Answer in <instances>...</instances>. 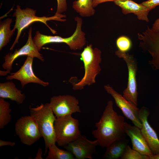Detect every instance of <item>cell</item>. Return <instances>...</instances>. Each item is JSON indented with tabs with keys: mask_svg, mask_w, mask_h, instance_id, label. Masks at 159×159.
I'll list each match as a JSON object with an SVG mask.
<instances>
[{
	"mask_svg": "<svg viewBox=\"0 0 159 159\" xmlns=\"http://www.w3.org/2000/svg\"><path fill=\"white\" fill-rule=\"evenodd\" d=\"M36 10L27 7L25 9H21L20 6H17L13 14V16L15 17L16 19L13 29L14 31L17 29V34L14 42L10 48V50H12L16 44L18 43V40L22 31L33 23L39 21L44 23L52 33L55 34L56 31L48 26L47 21L50 20L64 21L66 20L62 19L66 17V15L62 14H55L54 16L49 17L45 16L39 17L36 16Z\"/></svg>",
	"mask_w": 159,
	"mask_h": 159,
	"instance_id": "4",
	"label": "cell"
},
{
	"mask_svg": "<svg viewBox=\"0 0 159 159\" xmlns=\"http://www.w3.org/2000/svg\"><path fill=\"white\" fill-rule=\"evenodd\" d=\"M151 29L154 31L159 34V18L155 21Z\"/></svg>",
	"mask_w": 159,
	"mask_h": 159,
	"instance_id": "28",
	"label": "cell"
},
{
	"mask_svg": "<svg viewBox=\"0 0 159 159\" xmlns=\"http://www.w3.org/2000/svg\"><path fill=\"white\" fill-rule=\"evenodd\" d=\"M77 22L76 27L72 35L70 37L63 38L58 36L47 35L36 31L33 40L39 52L44 45L52 43H64L67 44L72 50L76 51L83 48L86 43L85 33L82 30V20L76 16L74 18Z\"/></svg>",
	"mask_w": 159,
	"mask_h": 159,
	"instance_id": "5",
	"label": "cell"
},
{
	"mask_svg": "<svg viewBox=\"0 0 159 159\" xmlns=\"http://www.w3.org/2000/svg\"><path fill=\"white\" fill-rule=\"evenodd\" d=\"M80 56L84 64L85 74L79 82L73 84V89L75 90H81L86 85L95 83V78L101 70L100 64L102 61L101 52L100 49L93 48L92 44L88 45Z\"/></svg>",
	"mask_w": 159,
	"mask_h": 159,
	"instance_id": "3",
	"label": "cell"
},
{
	"mask_svg": "<svg viewBox=\"0 0 159 159\" xmlns=\"http://www.w3.org/2000/svg\"><path fill=\"white\" fill-rule=\"evenodd\" d=\"M10 104L4 98H0V128L3 129L7 125L11 120L10 113L11 109Z\"/></svg>",
	"mask_w": 159,
	"mask_h": 159,
	"instance_id": "23",
	"label": "cell"
},
{
	"mask_svg": "<svg viewBox=\"0 0 159 159\" xmlns=\"http://www.w3.org/2000/svg\"><path fill=\"white\" fill-rule=\"evenodd\" d=\"M125 132L130 138L132 149L141 154L149 157L153 154L150 149L140 129L136 126H132L125 122L124 124Z\"/></svg>",
	"mask_w": 159,
	"mask_h": 159,
	"instance_id": "16",
	"label": "cell"
},
{
	"mask_svg": "<svg viewBox=\"0 0 159 159\" xmlns=\"http://www.w3.org/2000/svg\"><path fill=\"white\" fill-rule=\"evenodd\" d=\"M113 2L121 8L123 14L133 13L138 19L149 21L148 15L150 11L141 3L138 4L132 0H115Z\"/></svg>",
	"mask_w": 159,
	"mask_h": 159,
	"instance_id": "17",
	"label": "cell"
},
{
	"mask_svg": "<svg viewBox=\"0 0 159 159\" xmlns=\"http://www.w3.org/2000/svg\"><path fill=\"white\" fill-rule=\"evenodd\" d=\"M15 145V143L14 142L6 141L0 140V147L6 145L13 147Z\"/></svg>",
	"mask_w": 159,
	"mask_h": 159,
	"instance_id": "29",
	"label": "cell"
},
{
	"mask_svg": "<svg viewBox=\"0 0 159 159\" xmlns=\"http://www.w3.org/2000/svg\"><path fill=\"white\" fill-rule=\"evenodd\" d=\"M116 44L120 51L126 52L129 51L132 47V42L130 39L125 36H121L117 39Z\"/></svg>",
	"mask_w": 159,
	"mask_h": 159,
	"instance_id": "25",
	"label": "cell"
},
{
	"mask_svg": "<svg viewBox=\"0 0 159 159\" xmlns=\"http://www.w3.org/2000/svg\"><path fill=\"white\" fill-rule=\"evenodd\" d=\"M79 120L71 115L56 117L54 124L56 143L59 146H64L81 135Z\"/></svg>",
	"mask_w": 159,
	"mask_h": 159,
	"instance_id": "6",
	"label": "cell"
},
{
	"mask_svg": "<svg viewBox=\"0 0 159 159\" xmlns=\"http://www.w3.org/2000/svg\"><path fill=\"white\" fill-rule=\"evenodd\" d=\"M104 88L107 93L112 97L116 105L121 110L124 116L130 120L134 125L140 129L142 123L139 117L140 109L127 101L109 85H105Z\"/></svg>",
	"mask_w": 159,
	"mask_h": 159,
	"instance_id": "12",
	"label": "cell"
},
{
	"mask_svg": "<svg viewBox=\"0 0 159 159\" xmlns=\"http://www.w3.org/2000/svg\"><path fill=\"white\" fill-rule=\"evenodd\" d=\"M115 54L122 58L125 62L128 71V82L127 87L123 91V97L127 101L137 106L138 96L136 74L137 63L133 57L128 53L121 52L118 50Z\"/></svg>",
	"mask_w": 159,
	"mask_h": 159,
	"instance_id": "7",
	"label": "cell"
},
{
	"mask_svg": "<svg viewBox=\"0 0 159 159\" xmlns=\"http://www.w3.org/2000/svg\"><path fill=\"white\" fill-rule=\"evenodd\" d=\"M57 8L55 14H62L67 10V0H57Z\"/></svg>",
	"mask_w": 159,
	"mask_h": 159,
	"instance_id": "26",
	"label": "cell"
},
{
	"mask_svg": "<svg viewBox=\"0 0 159 159\" xmlns=\"http://www.w3.org/2000/svg\"><path fill=\"white\" fill-rule=\"evenodd\" d=\"M150 111L143 106L139 110V117L142 123V133L153 155L159 154V140L157 134L149 124L148 117Z\"/></svg>",
	"mask_w": 159,
	"mask_h": 159,
	"instance_id": "15",
	"label": "cell"
},
{
	"mask_svg": "<svg viewBox=\"0 0 159 159\" xmlns=\"http://www.w3.org/2000/svg\"><path fill=\"white\" fill-rule=\"evenodd\" d=\"M93 0H77L73 3L74 10L83 17H88L94 15L95 10L92 5Z\"/></svg>",
	"mask_w": 159,
	"mask_h": 159,
	"instance_id": "20",
	"label": "cell"
},
{
	"mask_svg": "<svg viewBox=\"0 0 159 159\" xmlns=\"http://www.w3.org/2000/svg\"><path fill=\"white\" fill-rule=\"evenodd\" d=\"M42 151L41 148H39L37 154L34 158V159H43L42 157Z\"/></svg>",
	"mask_w": 159,
	"mask_h": 159,
	"instance_id": "31",
	"label": "cell"
},
{
	"mask_svg": "<svg viewBox=\"0 0 159 159\" xmlns=\"http://www.w3.org/2000/svg\"><path fill=\"white\" fill-rule=\"evenodd\" d=\"M32 28L31 27L29 30L27 40L24 46L19 49H16L13 53H8L4 57V62L2 64V67L6 70V73L10 72L14 61L21 56H31L37 58L42 62L44 61V57L39 53L32 38Z\"/></svg>",
	"mask_w": 159,
	"mask_h": 159,
	"instance_id": "10",
	"label": "cell"
},
{
	"mask_svg": "<svg viewBox=\"0 0 159 159\" xmlns=\"http://www.w3.org/2000/svg\"><path fill=\"white\" fill-rule=\"evenodd\" d=\"M30 115L35 120L44 140L45 153L49 147L56 144L54 124L56 117L49 103H41L36 107H29Z\"/></svg>",
	"mask_w": 159,
	"mask_h": 159,
	"instance_id": "2",
	"label": "cell"
},
{
	"mask_svg": "<svg viewBox=\"0 0 159 159\" xmlns=\"http://www.w3.org/2000/svg\"><path fill=\"white\" fill-rule=\"evenodd\" d=\"M149 159H159V154L153 155L149 157Z\"/></svg>",
	"mask_w": 159,
	"mask_h": 159,
	"instance_id": "32",
	"label": "cell"
},
{
	"mask_svg": "<svg viewBox=\"0 0 159 159\" xmlns=\"http://www.w3.org/2000/svg\"><path fill=\"white\" fill-rule=\"evenodd\" d=\"M48 153L46 159H75L74 155L67 150L59 148L56 144L48 148Z\"/></svg>",
	"mask_w": 159,
	"mask_h": 159,
	"instance_id": "22",
	"label": "cell"
},
{
	"mask_svg": "<svg viewBox=\"0 0 159 159\" xmlns=\"http://www.w3.org/2000/svg\"><path fill=\"white\" fill-rule=\"evenodd\" d=\"M121 159H149V156L143 155L127 145Z\"/></svg>",
	"mask_w": 159,
	"mask_h": 159,
	"instance_id": "24",
	"label": "cell"
},
{
	"mask_svg": "<svg viewBox=\"0 0 159 159\" xmlns=\"http://www.w3.org/2000/svg\"><path fill=\"white\" fill-rule=\"evenodd\" d=\"M15 130L20 141L26 145H32L42 137L35 120L30 115L19 118L15 123Z\"/></svg>",
	"mask_w": 159,
	"mask_h": 159,
	"instance_id": "8",
	"label": "cell"
},
{
	"mask_svg": "<svg viewBox=\"0 0 159 159\" xmlns=\"http://www.w3.org/2000/svg\"><path fill=\"white\" fill-rule=\"evenodd\" d=\"M12 21L10 18L6 19L0 23V50L9 42L15 31L11 29L10 25Z\"/></svg>",
	"mask_w": 159,
	"mask_h": 159,
	"instance_id": "21",
	"label": "cell"
},
{
	"mask_svg": "<svg viewBox=\"0 0 159 159\" xmlns=\"http://www.w3.org/2000/svg\"><path fill=\"white\" fill-rule=\"evenodd\" d=\"M99 145L97 140L88 139L86 136L81 135L77 139L64 146L70 152L76 159H92V155L97 153L96 147Z\"/></svg>",
	"mask_w": 159,
	"mask_h": 159,
	"instance_id": "13",
	"label": "cell"
},
{
	"mask_svg": "<svg viewBox=\"0 0 159 159\" xmlns=\"http://www.w3.org/2000/svg\"><path fill=\"white\" fill-rule=\"evenodd\" d=\"M34 57L27 56L23 65L17 72L11 73L6 77L7 80H16L20 81L22 87L29 83H33L45 87L49 85L48 82H44L36 76L32 68Z\"/></svg>",
	"mask_w": 159,
	"mask_h": 159,
	"instance_id": "14",
	"label": "cell"
},
{
	"mask_svg": "<svg viewBox=\"0 0 159 159\" xmlns=\"http://www.w3.org/2000/svg\"><path fill=\"white\" fill-rule=\"evenodd\" d=\"M140 40L139 47L144 52H148L152 57L148 63L155 70H159V34L149 26L144 32L138 34Z\"/></svg>",
	"mask_w": 159,
	"mask_h": 159,
	"instance_id": "9",
	"label": "cell"
},
{
	"mask_svg": "<svg viewBox=\"0 0 159 159\" xmlns=\"http://www.w3.org/2000/svg\"><path fill=\"white\" fill-rule=\"evenodd\" d=\"M78 104V100L69 95L53 96L51 98L49 103L56 117L80 112L81 110Z\"/></svg>",
	"mask_w": 159,
	"mask_h": 159,
	"instance_id": "11",
	"label": "cell"
},
{
	"mask_svg": "<svg viewBox=\"0 0 159 159\" xmlns=\"http://www.w3.org/2000/svg\"><path fill=\"white\" fill-rule=\"evenodd\" d=\"M115 0H93V6L94 8L101 3L107 1H114Z\"/></svg>",
	"mask_w": 159,
	"mask_h": 159,
	"instance_id": "30",
	"label": "cell"
},
{
	"mask_svg": "<svg viewBox=\"0 0 159 159\" xmlns=\"http://www.w3.org/2000/svg\"><path fill=\"white\" fill-rule=\"evenodd\" d=\"M113 105L112 101H108L100 120L95 123L96 129L92 132L102 147L106 148L113 142L125 138L124 117L114 110Z\"/></svg>",
	"mask_w": 159,
	"mask_h": 159,
	"instance_id": "1",
	"label": "cell"
},
{
	"mask_svg": "<svg viewBox=\"0 0 159 159\" xmlns=\"http://www.w3.org/2000/svg\"><path fill=\"white\" fill-rule=\"evenodd\" d=\"M150 11L159 5V0H148L141 3Z\"/></svg>",
	"mask_w": 159,
	"mask_h": 159,
	"instance_id": "27",
	"label": "cell"
},
{
	"mask_svg": "<svg viewBox=\"0 0 159 159\" xmlns=\"http://www.w3.org/2000/svg\"><path fill=\"white\" fill-rule=\"evenodd\" d=\"M128 140L125 138L115 141L106 147L102 158L107 159L121 158L127 145Z\"/></svg>",
	"mask_w": 159,
	"mask_h": 159,
	"instance_id": "19",
	"label": "cell"
},
{
	"mask_svg": "<svg viewBox=\"0 0 159 159\" xmlns=\"http://www.w3.org/2000/svg\"><path fill=\"white\" fill-rule=\"evenodd\" d=\"M0 97L9 99L18 104L23 103L26 98L25 95L21 93L12 81L0 83Z\"/></svg>",
	"mask_w": 159,
	"mask_h": 159,
	"instance_id": "18",
	"label": "cell"
}]
</instances>
